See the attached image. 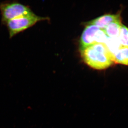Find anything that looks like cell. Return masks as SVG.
Here are the masks:
<instances>
[{"label": "cell", "instance_id": "2", "mask_svg": "<svg viewBox=\"0 0 128 128\" xmlns=\"http://www.w3.org/2000/svg\"><path fill=\"white\" fill-rule=\"evenodd\" d=\"M48 20V17L40 16L33 12L8 21L6 25L9 36L12 38L19 33L32 27L38 22Z\"/></svg>", "mask_w": 128, "mask_h": 128}, {"label": "cell", "instance_id": "4", "mask_svg": "<svg viewBox=\"0 0 128 128\" xmlns=\"http://www.w3.org/2000/svg\"><path fill=\"white\" fill-rule=\"evenodd\" d=\"M106 36L104 30L95 25H86L80 38V50L94 44L105 43Z\"/></svg>", "mask_w": 128, "mask_h": 128}, {"label": "cell", "instance_id": "5", "mask_svg": "<svg viewBox=\"0 0 128 128\" xmlns=\"http://www.w3.org/2000/svg\"><path fill=\"white\" fill-rule=\"evenodd\" d=\"M121 19L120 14H105L86 22L87 25H95L102 30H104L109 24Z\"/></svg>", "mask_w": 128, "mask_h": 128}, {"label": "cell", "instance_id": "1", "mask_svg": "<svg viewBox=\"0 0 128 128\" xmlns=\"http://www.w3.org/2000/svg\"><path fill=\"white\" fill-rule=\"evenodd\" d=\"M80 52L83 61L95 70H105L114 63L113 53L105 43L94 44Z\"/></svg>", "mask_w": 128, "mask_h": 128}, {"label": "cell", "instance_id": "8", "mask_svg": "<svg viewBox=\"0 0 128 128\" xmlns=\"http://www.w3.org/2000/svg\"><path fill=\"white\" fill-rule=\"evenodd\" d=\"M118 38L121 45L128 46V28L122 25Z\"/></svg>", "mask_w": 128, "mask_h": 128}, {"label": "cell", "instance_id": "7", "mask_svg": "<svg viewBox=\"0 0 128 128\" xmlns=\"http://www.w3.org/2000/svg\"><path fill=\"white\" fill-rule=\"evenodd\" d=\"M122 24L121 23V19L112 22L106 27L104 30L107 36L110 38H118Z\"/></svg>", "mask_w": 128, "mask_h": 128}, {"label": "cell", "instance_id": "3", "mask_svg": "<svg viewBox=\"0 0 128 128\" xmlns=\"http://www.w3.org/2000/svg\"><path fill=\"white\" fill-rule=\"evenodd\" d=\"M2 22L6 24L8 21L33 12L28 6L17 1H6L0 4Z\"/></svg>", "mask_w": 128, "mask_h": 128}, {"label": "cell", "instance_id": "6", "mask_svg": "<svg viewBox=\"0 0 128 128\" xmlns=\"http://www.w3.org/2000/svg\"><path fill=\"white\" fill-rule=\"evenodd\" d=\"M113 54L114 63L128 66V46L121 45Z\"/></svg>", "mask_w": 128, "mask_h": 128}]
</instances>
